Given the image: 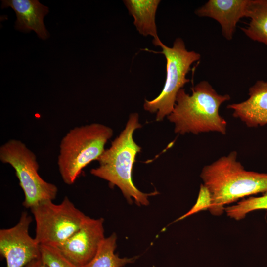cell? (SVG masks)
<instances>
[{
  "instance_id": "1",
  "label": "cell",
  "mask_w": 267,
  "mask_h": 267,
  "mask_svg": "<svg viewBox=\"0 0 267 267\" xmlns=\"http://www.w3.org/2000/svg\"><path fill=\"white\" fill-rule=\"evenodd\" d=\"M200 177L210 196L208 210L214 215L222 214L225 205L241 198L267 192V173L246 170L235 151L205 166Z\"/></svg>"
},
{
  "instance_id": "2",
  "label": "cell",
  "mask_w": 267,
  "mask_h": 267,
  "mask_svg": "<svg viewBox=\"0 0 267 267\" xmlns=\"http://www.w3.org/2000/svg\"><path fill=\"white\" fill-rule=\"evenodd\" d=\"M141 127L136 113L130 115L124 129L105 149L97 161L99 166L90 173L109 182L112 187L117 186L129 203L133 200L138 205H148V197L157 194V191L145 193L134 184L132 179L134 164L141 148L134 141V131Z\"/></svg>"
},
{
  "instance_id": "3",
  "label": "cell",
  "mask_w": 267,
  "mask_h": 267,
  "mask_svg": "<svg viewBox=\"0 0 267 267\" xmlns=\"http://www.w3.org/2000/svg\"><path fill=\"white\" fill-rule=\"evenodd\" d=\"M178 92L174 108L167 116L175 125L176 134H184L215 132L225 135L227 122L219 114V108L230 99L228 94H219L207 81H200L191 89Z\"/></svg>"
},
{
  "instance_id": "4",
  "label": "cell",
  "mask_w": 267,
  "mask_h": 267,
  "mask_svg": "<svg viewBox=\"0 0 267 267\" xmlns=\"http://www.w3.org/2000/svg\"><path fill=\"white\" fill-rule=\"evenodd\" d=\"M113 134L112 129L99 123L70 130L60 141L57 159L63 182L69 185L74 184L82 170L99 159Z\"/></svg>"
},
{
  "instance_id": "5",
  "label": "cell",
  "mask_w": 267,
  "mask_h": 267,
  "mask_svg": "<svg viewBox=\"0 0 267 267\" xmlns=\"http://www.w3.org/2000/svg\"><path fill=\"white\" fill-rule=\"evenodd\" d=\"M162 48L161 53L166 59V78L160 94L152 100H145L144 110L150 113H157L156 120L161 121L172 112L177 94L184 86L190 81L186 75L191 65L200 60L201 55L194 51L188 50L181 38L176 39L172 47L160 41L156 45Z\"/></svg>"
},
{
  "instance_id": "6",
  "label": "cell",
  "mask_w": 267,
  "mask_h": 267,
  "mask_svg": "<svg viewBox=\"0 0 267 267\" xmlns=\"http://www.w3.org/2000/svg\"><path fill=\"white\" fill-rule=\"evenodd\" d=\"M0 160L10 165L15 171L24 194L23 205L31 209L38 204L56 197L58 188L39 175L35 153L22 141L10 139L0 147Z\"/></svg>"
},
{
  "instance_id": "7",
  "label": "cell",
  "mask_w": 267,
  "mask_h": 267,
  "mask_svg": "<svg viewBox=\"0 0 267 267\" xmlns=\"http://www.w3.org/2000/svg\"><path fill=\"white\" fill-rule=\"evenodd\" d=\"M30 209L36 222L35 238L40 245L54 246L66 241L87 216L66 196L59 204L47 200Z\"/></svg>"
},
{
  "instance_id": "8",
  "label": "cell",
  "mask_w": 267,
  "mask_h": 267,
  "mask_svg": "<svg viewBox=\"0 0 267 267\" xmlns=\"http://www.w3.org/2000/svg\"><path fill=\"white\" fill-rule=\"evenodd\" d=\"M32 221L24 211L16 225L0 230V253L6 260V267H24L41 258L40 244L29 233Z\"/></svg>"
},
{
  "instance_id": "9",
  "label": "cell",
  "mask_w": 267,
  "mask_h": 267,
  "mask_svg": "<svg viewBox=\"0 0 267 267\" xmlns=\"http://www.w3.org/2000/svg\"><path fill=\"white\" fill-rule=\"evenodd\" d=\"M102 218L88 216L80 227L68 239L53 246L77 266L86 267L94 258L105 238ZM51 246V245H50Z\"/></svg>"
},
{
  "instance_id": "10",
  "label": "cell",
  "mask_w": 267,
  "mask_h": 267,
  "mask_svg": "<svg viewBox=\"0 0 267 267\" xmlns=\"http://www.w3.org/2000/svg\"><path fill=\"white\" fill-rule=\"evenodd\" d=\"M250 0H209L195 11L199 17H206L217 21L220 25L223 36L233 38L237 23L248 16Z\"/></svg>"
},
{
  "instance_id": "11",
  "label": "cell",
  "mask_w": 267,
  "mask_h": 267,
  "mask_svg": "<svg viewBox=\"0 0 267 267\" xmlns=\"http://www.w3.org/2000/svg\"><path fill=\"white\" fill-rule=\"evenodd\" d=\"M248 98L241 102L230 104L227 108L233 116L250 128L267 125V81L258 80L249 89Z\"/></svg>"
},
{
  "instance_id": "12",
  "label": "cell",
  "mask_w": 267,
  "mask_h": 267,
  "mask_svg": "<svg viewBox=\"0 0 267 267\" xmlns=\"http://www.w3.org/2000/svg\"><path fill=\"white\" fill-rule=\"evenodd\" d=\"M2 8L11 7L15 11L17 30L28 32L34 31L42 39L49 35L44 24V18L48 13L47 7L37 0H3Z\"/></svg>"
},
{
  "instance_id": "13",
  "label": "cell",
  "mask_w": 267,
  "mask_h": 267,
  "mask_svg": "<svg viewBox=\"0 0 267 267\" xmlns=\"http://www.w3.org/2000/svg\"><path fill=\"white\" fill-rule=\"evenodd\" d=\"M160 0H125L123 2L134 19V24L138 32L153 37L155 46L161 41L158 36L155 22L156 12Z\"/></svg>"
},
{
  "instance_id": "14",
  "label": "cell",
  "mask_w": 267,
  "mask_h": 267,
  "mask_svg": "<svg viewBox=\"0 0 267 267\" xmlns=\"http://www.w3.org/2000/svg\"><path fill=\"white\" fill-rule=\"evenodd\" d=\"M247 26L241 30L250 39L267 45V0H250Z\"/></svg>"
},
{
  "instance_id": "15",
  "label": "cell",
  "mask_w": 267,
  "mask_h": 267,
  "mask_svg": "<svg viewBox=\"0 0 267 267\" xmlns=\"http://www.w3.org/2000/svg\"><path fill=\"white\" fill-rule=\"evenodd\" d=\"M117 238L115 233L105 237L95 257L86 267H122L134 262L136 257L120 258L115 254Z\"/></svg>"
},
{
  "instance_id": "16",
  "label": "cell",
  "mask_w": 267,
  "mask_h": 267,
  "mask_svg": "<svg viewBox=\"0 0 267 267\" xmlns=\"http://www.w3.org/2000/svg\"><path fill=\"white\" fill-rule=\"evenodd\" d=\"M267 210V192L260 197H250L238 202L236 205L225 207L224 211L231 218L239 220L250 212Z\"/></svg>"
},
{
  "instance_id": "17",
  "label": "cell",
  "mask_w": 267,
  "mask_h": 267,
  "mask_svg": "<svg viewBox=\"0 0 267 267\" xmlns=\"http://www.w3.org/2000/svg\"><path fill=\"white\" fill-rule=\"evenodd\" d=\"M41 258L48 267H82L65 257L56 248L40 245Z\"/></svg>"
},
{
  "instance_id": "18",
  "label": "cell",
  "mask_w": 267,
  "mask_h": 267,
  "mask_svg": "<svg viewBox=\"0 0 267 267\" xmlns=\"http://www.w3.org/2000/svg\"><path fill=\"white\" fill-rule=\"evenodd\" d=\"M211 203L209 193L206 187L202 184L200 185L198 199L194 206L185 214L177 220L182 219L201 210L209 208Z\"/></svg>"
},
{
  "instance_id": "19",
  "label": "cell",
  "mask_w": 267,
  "mask_h": 267,
  "mask_svg": "<svg viewBox=\"0 0 267 267\" xmlns=\"http://www.w3.org/2000/svg\"><path fill=\"white\" fill-rule=\"evenodd\" d=\"M24 267H48L41 258L33 260Z\"/></svg>"
}]
</instances>
